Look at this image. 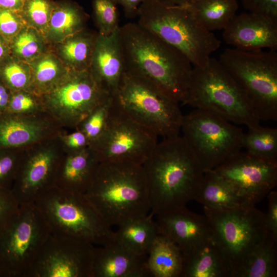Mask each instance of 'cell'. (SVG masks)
Listing matches in <instances>:
<instances>
[{
  "mask_svg": "<svg viewBox=\"0 0 277 277\" xmlns=\"http://www.w3.org/2000/svg\"><path fill=\"white\" fill-rule=\"evenodd\" d=\"M181 131L204 172L240 151L243 129L220 116L195 109L183 115Z\"/></svg>",
  "mask_w": 277,
  "mask_h": 277,
  "instance_id": "8fae6325",
  "label": "cell"
},
{
  "mask_svg": "<svg viewBox=\"0 0 277 277\" xmlns=\"http://www.w3.org/2000/svg\"><path fill=\"white\" fill-rule=\"evenodd\" d=\"M25 0H0V8L17 10L23 8Z\"/></svg>",
  "mask_w": 277,
  "mask_h": 277,
  "instance_id": "bcb514c9",
  "label": "cell"
},
{
  "mask_svg": "<svg viewBox=\"0 0 277 277\" xmlns=\"http://www.w3.org/2000/svg\"><path fill=\"white\" fill-rule=\"evenodd\" d=\"M150 276L147 255L138 254L116 240L95 246L92 277Z\"/></svg>",
  "mask_w": 277,
  "mask_h": 277,
  "instance_id": "d6986e66",
  "label": "cell"
},
{
  "mask_svg": "<svg viewBox=\"0 0 277 277\" xmlns=\"http://www.w3.org/2000/svg\"><path fill=\"white\" fill-rule=\"evenodd\" d=\"M109 95L90 69H69L61 80L46 92L45 103L55 116L70 125L78 126Z\"/></svg>",
  "mask_w": 277,
  "mask_h": 277,
  "instance_id": "4fadbf2b",
  "label": "cell"
},
{
  "mask_svg": "<svg viewBox=\"0 0 277 277\" xmlns=\"http://www.w3.org/2000/svg\"><path fill=\"white\" fill-rule=\"evenodd\" d=\"M183 262L180 249L169 239L159 234L147 255L150 276L181 277Z\"/></svg>",
  "mask_w": 277,
  "mask_h": 277,
  "instance_id": "cb8c5ba5",
  "label": "cell"
},
{
  "mask_svg": "<svg viewBox=\"0 0 277 277\" xmlns=\"http://www.w3.org/2000/svg\"><path fill=\"white\" fill-rule=\"evenodd\" d=\"M65 142L68 148L74 150L73 152L81 151L89 147L86 135L80 130L67 135Z\"/></svg>",
  "mask_w": 277,
  "mask_h": 277,
  "instance_id": "ee69618b",
  "label": "cell"
},
{
  "mask_svg": "<svg viewBox=\"0 0 277 277\" xmlns=\"http://www.w3.org/2000/svg\"><path fill=\"white\" fill-rule=\"evenodd\" d=\"M113 96L127 114L158 137L179 135L183 116L179 103L148 82L125 70Z\"/></svg>",
  "mask_w": 277,
  "mask_h": 277,
  "instance_id": "9c48e42d",
  "label": "cell"
},
{
  "mask_svg": "<svg viewBox=\"0 0 277 277\" xmlns=\"http://www.w3.org/2000/svg\"><path fill=\"white\" fill-rule=\"evenodd\" d=\"M153 216L150 213L120 225L115 231L116 240L136 253L147 255L159 234Z\"/></svg>",
  "mask_w": 277,
  "mask_h": 277,
  "instance_id": "d4e9b609",
  "label": "cell"
},
{
  "mask_svg": "<svg viewBox=\"0 0 277 277\" xmlns=\"http://www.w3.org/2000/svg\"><path fill=\"white\" fill-rule=\"evenodd\" d=\"M19 207L11 189L0 188V236L17 214Z\"/></svg>",
  "mask_w": 277,
  "mask_h": 277,
  "instance_id": "74e56055",
  "label": "cell"
},
{
  "mask_svg": "<svg viewBox=\"0 0 277 277\" xmlns=\"http://www.w3.org/2000/svg\"><path fill=\"white\" fill-rule=\"evenodd\" d=\"M157 138L127 114L113 97L106 127L89 148L100 163L127 162L142 165L158 143Z\"/></svg>",
  "mask_w": 277,
  "mask_h": 277,
  "instance_id": "7c38bea8",
  "label": "cell"
},
{
  "mask_svg": "<svg viewBox=\"0 0 277 277\" xmlns=\"http://www.w3.org/2000/svg\"><path fill=\"white\" fill-rule=\"evenodd\" d=\"M183 105L210 111L248 128L260 125L261 121L244 92L219 60L213 57L204 67H193Z\"/></svg>",
  "mask_w": 277,
  "mask_h": 277,
  "instance_id": "5b68a950",
  "label": "cell"
},
{
  "mask_svg": "<svg viewBox=\"0 0 277 277\" xmlns=\"http://www.w3.org/2000/svg\"><path fill=\"white\" fill-rule=\"evenodd\" d=\"M95 246L81 240L50 234L30 277H92Z\"/></svg>",
  "mask_w": 277,
  "mask_h": 277,
  "instance_id": "9a60e30c",
  "label": "cell"
},
{
  "mask_svg": "<svg viewBox=\"0 0 277 277\" xmlns=\"http://www.w3.org/2000/svg\"><path fill=\"white\" fill-rule=\"evenodd\" d=\"M2 73L6 83L13 89L24 90L32 84L31 69L23 62L8 63L4 66Z\"/></svg>",
  "mask_w": 277,
  "mask_h": 277,
  "instance_id": "8d00e7d4",
  "label": "cell"
},
{
  "mask_svg": "<svg viewBox=\"0 0 277 277\" xmlns=\"http://www.w3.org/2000/svg\"><path fill=\"white\" fill-rule=\"evenodd\" d=\"M9 97L5 88L0 85V111L4 109L8 105Z\"/></svg>",
  "mask_w": 277,
  "mask_h": 277,
  "instance_id": "7dc6e473",
  "label": "cell"
},
{
  "mask_svg": "<svg viewBox=\"0 0 277 277\" xmlns=\"http://www.w3.org/2000/svg\"><path fill=\"white\" fill-rule=\"evenodd\" d=\"M19 169L16 158L10 154H0V188L11 189Z\"/></svg>",
  "mask_w": 277,
  "mask_h": 277,
  "instance_id": "f35d334b",
  "label": "cell"
},
{
  "mask_svg": "<svg viewBox=\"0 0 277 277\" xmlns=\"http://www.w3.org/2000/svg\"><path fill=\"white\" fill-rule=\"evenodd\" d=\"M225 43L243 50H275L277 21L252 12L235 15L223 29Z\"/></svg>",
  "mask_w": 277,
  "mask_h": 277,
  "instance_id": "e0dca14e",
  "label": "cell"
},
{
  "mask_svg": "<svg viewBox=\"0 0 277 277\" xmlns=\"http://www.w3.org/2000/svg\"><path fill=\"white\" fill-rule=\"evenodd\" d=\"M113 102V95H109L80 123V130L86 135L89 146L95 142L104 131Z\"/></svg>",
  "mask_w": 277,
  "mask_h": 277,
  "instance_id": "d6a6232c",
  "label": "cell"
},
{
  "mask_svg": "<svg viewBox=\"0 0 277 277\" xmlns=\"http://www.w3.org/2000/svg\"><path fill=\"white\" fill-rule=\"evenodd\" d=\"M42 126L38 122L19 118L0 121V145L18 147L37 140L43 132Z\"/></svg>",
  "mask_w": 277,
  "mask_h": 277,
  "instance_id": "f546056e",
  "label": "cell"
},
{
  "mask_svg": "<svg viewBox=\"0 0 277 277\" xmlns=\"http://www.w3.org/2000/svg\"><path fill=\"white\" fill-rule=\"evenodd\" d=\"M86 16L80 8L66 4L53 8L48 25L50 35L58 41L65 39L84 29Z\"/></svg>",
  "mask_w": 277,
  "mask_h": 277,
  "instance_id": "f1b7e54d",
  "label": "cell"
},
{
  "mask_svg": "<svg viewBox=\"0 0 277 277\" xmlns=\"http://www.w3.org/2000/svg\"><path fill=\"white\" fill-rule=\"evenodd\" d=\"M184 7L203 27L213 32L226 27L239 5L237 0H195Z\"/></svg>",
  "mask_w": 277,
  "mask_h": 277,
  "instance_id": "484cf974",
  "label": "cell"
},
{
  "mask_svg": "<svg viewBox=\"0 0 277 277\" xmlns=\"http://www.w3.org/2000/svg\"><path fill=\"white\" fill-rule=\"evenodd\" d=\"M275 51L227 48L219 59L244 92L260 121L277 120Z\"/></svg>",
  "mask_w": 277,
  "mask_h": 277,
  "instance_id": "52a82bcc",
  "label": "cell"
},
{
  "mask_svg": "<svg viewBox=\"0 0 277 277\" xmlns=\"http://www.w3.org/2000/svg\"><path fill=\"white\" fill-rule=\"evenodd\" d=\"M57 160L50 150L38 152L19 168L11 192L19 205L34 203L55 186Z\"/></svg>",
  "mask_w": 277,
  "mask_h": 277,
  "instance_id": "ac0fdd59",
  "label": "cell"
},
{
  "mask_svg": "<svg viewBox=\"0 0 277 277\" xmlns=\"http://www.w3.org/2000/svg\"><path fill=\"white\" fill-rule=\"evenodd\" d=\"M51 234L102 246L116 240L115 232L104 221L85 194L55 186L34 203Z\"/></svg>",
  "mask_w": 277,
  "mask_h": 277,
  "instance_id": "8992f818",
  "label": "cell"
},
{
  "mask_svg": "<svg viewBox=\"0 0 277 277\" xmlns=\"http://www.w3.org/2000/svg\"><path fill=\"white\" fill-rule=\"evenodd\" d=\"M142 166L153 215L186 207L195 199L204 174L180 135L158 142Z\"/></svg>",
  "mask_w": 277,
  "mask_h": 277,
  "instance_id": "7a4b0ae2",
  "label": "cell"
},
{
  "mask_svg": "<svg viewBox=\"0 0 277 277\" xmlns=\"http://www.w3.org/2000/svg\"><path fill=\"white\" fill-rule=\"evenodd\" d=\"M118 31L109 35L98 33L89 68L100 85L112 95L115 93L125 71Z\"/></svg>",
  "mask_w": 277,
  "mask_h": 277,
  "instance_id": "ffe728a7",
  "label": "cell"
},
{
  "mask_svg": "<svg viewBox=\"0 0 277 277\" xmlns=\"http://www.w3.org/2000/svg\"><path fill=\"white\" fill-rule=\"evenodd\" d=\"M242 146L253 155L277 161V129L261 125L248 128L243 134Z\"/></svg>",
  "mask_w": 277,
  "mask_h": 277,
  "instance_id": "4dcf8cb0",
  "label": "cell"
},
{
  "mask_svg": "<svg viewBox=\"0 0 277 277\" xmlns=\"http://www.w3.org/2000/svg\"><path fill=\"white\" fill-rule=\"evenodd\" d=\"M143 0H114L116 4L121 5L125 14L128 18H133L137 15L139 6Z\"/></svg>",
  "mask_w": 277,
  "mask_h": 277,
  "instance_id": "f6af8a7d",
  "label": "cell"
},
{
  "mask_svg": "<svg viewBox=\"0 0 277 277\" xmlns=\"http://www.w3.org/2000/svg\"><path fill=\"white\" fill-rule=\"evenodd\" d=\"M85 195L110 227L147 215L151 210L143 166L131 162L100 163Z\"/></svg>",
  "mask_w": 277,
  "mask_h": 277,
  "instance_id": "3957f363",
  "label": "cell"
},
{
  "mask_svg": "<svg viewBox=\"0 0 277 277\" xmlns=\"http://www.w3.org/2000/svg\"><path fill=\"white\" fill-rule=\"evenodd\" d=\"M6 53V48L4 44L0 38V60L4 56Z\"/></svg>",
  "mask_w": 277,
  "mask_h": 277,
  "instance_id": "681fc988",
  "label": "cell"
},
{
  "mask_svg": "<svg viewBox=\"0 0 277 277\" xmlns=\"http://www.w3.org/2000/svg\"><path fill=\"white\" fill-rule=\"evenodd\" d=\"M97 35L88 33L84 29L65 39L60 52L69 69L84 70L90 68Z\"/></svg>",
  "mask_w": 277,
  "mask_h": 277,
  "instance_id": "83f0119b",
  "label": "cell"
},
{
  "mask_svg": "<svg viewBox=\"0 0 277 277\" xmlns=\"http://www.w3.org/2000/svg\"><path fill=\"white\" fill-rule=\"evenodd\" d=\"M118 36L125 70L183 104L193 69L189 60L137 23L120 27Z\"/></svg>",
  "mask_w": 277,
  "mask_h": 277,
  "instance_id": "6da1fadb",
  "label": "cell"
},
{
  "mask_svg": "<svg viewBox=\"0 0 277 277\" xmlns=\"http://www.w3.org/2000/svg\"><path fill=\"white\" fill-rule=\"evenodd\" d=\"M268 210L265 213L268 228L277 237V192L271 191L268 194Z\"/></svg>",
  "mask_w": 277,
  "mask_h": 277,
  "instance_id": "7bdbcfd3",
  "label": "cell"
},
{
  "mask_svg": "<svg viewBox=\"0 0 277 277\" xmlns=\"http://www.w3.org/2000/svg\"><path fill=\"white\" fill-rule=\"evenodd\" d=\"M277 237L271 235L235 271L232 277H276Z\"/></svg>",
  "mask_w": 277,
  "mask_h": 277,
  "instance_id": "4316f807",
  "label": "cell"
},
{
  "mask_svg": "<svg viewBox=\"0 0 277 277\" xmlns=\"http://www.w3.org/2000/svg\"><path fill=\"white\" fill-rule=\"evenodd\" d=\"M250 12L259 14L277 21V0H241Z\"/></svg>",
  "mask_w": 277,
  "mask_h": 277,
  "instance_id": "60d3db41",
  "label": "cell"
},
{
  "mask_svg": "<svg viewBox=\"0 0 277 277\" xmlns=\"http://www.w3.org/2000/svg\"><path fill=\"white\" fill-rule=\"evenodd\" d=\"M204 211L210 225L213 239L229 268L230 277L273 235L268 230L265 213L255 205L223 211L204 207Z\"/></svg>",
  "mask_w": 277,
  "mask_h": 277,
  "instance_id": "ba28073f",
  "label": "cell"
},
{
  "mask_svg": "<svg viewBox=\"0 0 277 277\" xmlns=\"http://www.w3.org/2000/svg\"><path fill=\"white\" fill-rule=\"evenodd\" d=\"M158 232L181 250L183 257L191 254L212 238L210 225L205 216L185 207L156 215Z\"/></svg>",
  "mask_w": 277,
  "mask_h": 277,
  "instance_id": "2e32d148",
  "label": "cell"
},
{
  "mask_svg": "<svg viewBox=\"0 0 277 277\" xmlns=\"http://www.w3.org/2000/svg\"><path fill=\"white\" fill-rule=\"evenodd\" d=\"M23 7L27 19L34 27L41 30L48 27L53 9L49 0H25Z\"/></svg>",
  "mask_w": 277,
  "mask_h": 277,
  "instance_id": "d590c367",
  "label": "cell"
},
{
  "mask_svg": "<svg viewBox=\"0 0 277 277\" xmlns=\"http://www.w3.org/2000/svg\"><path fill=\"white\" fill-rule=\"evenodd\" d=\"M195 200L210 209L223 211L251 205L213 170L204 172Z\"/></svg>",
  "mask_w": 277,
  "mask_h": 277,
  "instance_id": "7402d4cb",
  "label": "cell"
},
{
  "mask_svg": "<svg viewBox=\"0 0 277 277\" xmlns=\"http://www.w3.org/2000/svg\"><path fill=\"white\" fill-rule=\"evenodd\" d=\"M212 170L253 205L277 184V161L262 159L247 151L233 154Z\"/></svg>",
  "mask_w": 277,
  "mask_h": 277,
  "instance_id": "5bb4252c",
  "label": "cell"
},
{
  "mask_svg": "<svg viewBox=\"0 0 277 277\" xmlns=\"http://www.w3.org/2000/svg\"><path fill=\"white\" fill-rule=\"evenodd\" d=\"M161 3L168 6H186L195 0H156Z\"/></svg>",
  "mask_w": 277,
  "mask_h": 277,
  "instance_id": "c3c4849f",
  "label": "cell"
},
{
  "mask_svg": "<svg viewBox=\"0 0 277 277\" xmlns=\"http://www.w3.org/2000/svg\"><path fill=\"white\" fill-rule=\"evenodd\" d=\"M42 48V43L37 34L30 29L19 32L13 45L14 53L25 60L35 59L39 55Z\"/></svg>",
  "mask_w": 277,
  "mask_h": 277,
  "instance_id": "e575fe53",
  "label": "cell"
},
{
  "mask_svg": "<svg viewBox=\"0 0 277 277\" xmlns=\"http://www.w3.org/2000/svg\"><path fill=\"white\" fill-rule=\"evenodd\" d=\"M8 106H9L10 111L15 113L32 112L37 107L33 97L24 92H20L14 94L9 100Z\"/></svg>",
  "mask_w": 277,
  "mask_h": 277,
  "instance_id": "b9f144b4",
  "label": "cell"
},
{
  "mask_svg": "<svg viewBox=\"0 0 277 277\" xmlns=\"http://www.w3.org/2000/svg\"><path fill=\"white\" fill-rule=\"evenodd\" d=\"M21 21L14 11L0 8V33L10 37L18 33Z\"/></svg>",
  "mask_w": 277,
  "mask_h": 277,
  "instance_id": "ab89813d",
  "label": "cell"
},
{
  "mask_svg": "<svg viewBox=\"0 0 277 277\" xmlns=\"http://www.w3.org/2000/svg\"><path fill=\"white\" fill-rule=\"evenodd\" d=\"M137 16V24L181 52L193 67L206 66L220 46L213 32L203 27L184 6L143 0Z\"/></svg>",
  "mask_w": 277,
  "mask_h": 277,
  "instance_id": "277c9868",
  "label": "cell"
},
{
  "mask_svg": "<svg viewBox=\"0 0 277 277\" xmlns=\"http://www.w3.org/2000/svg\"><path fill=\"white\" fill-rule=\"evenodd\" d=\"M68 69H64L61 61L53 54L39 55L31 66L32 84L38 90L46 92L61 80Z\"/></svg>",
  "mask_w": 277,
  "mask_h": 277,
  "instance_id": "1f68e13d",
  "label": "cell"
},
{
  "mask_svg": "<svg viewBox=\"0 0 277 277\" xmlns=\"http://www.w3.org/2000/svg\"><path fill=\"white\" fill-rule=\"evenodd\" d=\"M99 164L89 147L72 152L57 170L55 186L66 191L85 194L93 180Z\"/></svg>",
  "mask_w": 277,
  "mask_h": 277,
  "instance_id": "44dd1931",
  "label": "cell"
},
{
  "mask_svg": "<svg viewBox=\"0 0 277 277\" xmlns=\"http://www.w3.org/2000/svg\"><path fill=\"white\" fill-rule=\"evenodd\" d=\"M51 232L34 203L19 211L0 236V277H30Z\"/></svg>",
  "mask_w": 277,
  "mask_h": 277,
  "instance_id": "30bf717a",
  "label": "cell"
},
{
  "mask_svg": "<svg viewBox=\"0 0 277 277\" xmlns=\"http://www.w3.org/2000/svg\"><path fill=\"white\" fill-rule=\"evenodd\" d=\"M114 0H93V13L99 34L109 35L117 31L118 14Z\"/></svg>",
  "mask_w": 277,
  "mask_h": 277,
  "instance_id": "836d02e7",
  "label": "cell"
},
{
  "mask_svg": "<svg viewBox=\"0 0 277 277\" xmlns=\"http://www.w3.org/2000/svg\"><path fill=\"white\" fill-rule=\"evenodd\" d=\"M229 268L213 238L184 257L181 277H230Z\"/></svg>",
  "mask_w": 277,
  "mask_h": 277,
  "instance_id": "603a6c76",
  "label": "cell"
}]
</instances>
